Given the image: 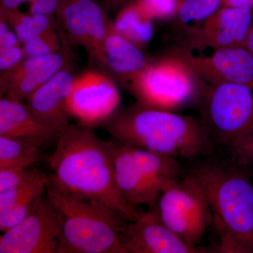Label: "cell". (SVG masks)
Wrapping results in <instances>:
<instances>
[{
    "mask_svg": "<svg viewBox=\"0 0 253 253\" xmlns=\"http://www.w3.org/2000/svg\"><path fill=\"white\" fill-rule=\"evenodd\" d=\"M47 161L49 177L61 189L102 201L129 221L142 214L126 204L116 187L110 141L100 139L90 128L70 124Z\"/></svg>",
    "mask_w": 253,
    "mask_h": 253,
    "instance_id": "6da1fadb",
    "label": "cell"
},
{
    "mask_svg": "<svg viewBox=\"0 0 253 253\" xmlns=\"http://www.w3.org/2000/svg\"><path fill=\"white\" fill-rule=\"evenodd\" d=\"M251 169L232 158L211 156L190 170L211 208L212 224L219 239L217 253H253Z\"/></svg>",
    "mask_w": 253,
    "mask_h": 253,
    "instance_id": "7a4b0ae2",
    "label": "cell"
},
{
    "mask_svg": "<svg viewBox=\"0 0 253 253\" xmlns=\"http://www.w3.org/2000/svg\"><path fill=\"white\" fill-rule=\"evenodd\" d=\"M102 126L121 144L176 158L212 156L217 144L201 118L138 103L116 111Z\"/></svg>",
    "mask_w": 253,
    "mask_h": 253,
    "instance_id": "3957f363",
    "label": "cell"
},
{
    "mask_svg": "<svg viewBox=\"0 0 253 253\" xmlns=\"http://www.w3.org/2000/svg\"><path fill=\"white\" fill-rule=\"evenodd\" d=\"M46 193L57 210L58 253H126L121 241L126 216L99 200L61 189L48 176Z\"/></svg>",
    "mask_w": 253,
    "mask_h": 253,
    "instance_id": "277c9868",
    "label": "cell"
},
{
    "mask_svg": "<svg viewBox=\"0 0 253 253\" xmlns=\"http://www.w3.org/2000/svg\"><path fill=\"white\" fill-rule=\"evenodd\" d=\"M189 66L175 54L149 63L129 83L138 104L174 111L196 99L200 92Z\"/></svg>",
    "mask_w": 253,
    "mask_h": 253,
    "instance_id": "5b68a950",
    "label": "cell"
},
{
    "mask_svg": "<svg viewBox=\"0 0 253 253\" xmlns=\"http://www.w3.org/2000/svg\"><path fill=\"white\" fill-rule=\"evenodd\" d=\"M201 119L217 144L226 146L253 126V86L209 84L197 101Z\"/></svg>",
    "mask_w": 253,
    "mask_h": 253,
    "instance_id": "8992f818",
    "label": "cell"
},
{
    "mask_svg": "<svg viewBox=\"0 0 253 253\" xmlns=\"http://www.w3.org/2000/svg\"><path fill=\"white\" fill-rule=\"evenodd\" d=\"M156 206L161 219L173 232L189 246L202 251L199 246L212 224V212L192 174L171 181L163 189Z\"/></svg>",
    "mask_w": 253,
    "mask_h": 253,
    "instance_id": "52a82bcc",
    "label": "cell"
},
{
    "mask_svg": "<svg viewBox=\"0 0 253 253\" xmlns=\"http://www.w3.org/2000/svg\"><path fill=\"white\" fill-rule=\"evenodd\" d=\"M45 194L27 217L2 233L0 253H59L61 220Z\"/></svg>",
    "mask_w": 253,
    "mask_h": 253,
    "instance_id": "ba28073f",
    "label": "cell"
},
{
    "mask_svg": "<svg viewBox=\"0 0 253 253\" xmlns=\"http://www.w3.org/2000/svg\"><path fill=\"white\" fill-rule=\"evenodd\" d=\"M120 101L114 82L99 71L89 70L75 77L66 109L70 117L91 128L109 119L116 112Z\"/></svg>",
    "mask_w": 253,
    "mask_h": 253,
    "instance_id": "9c48e42d",
    "label": "cell"
},
{
    "mask_svg": "<svg viewBox=\"0 0 253 253\" xmlns=\"http://www.w3.org/2000/svg\"><path fill=\"white\" fill-rule=\"evenodd\" d=\"M211 49V54L199 55L182 47L174 54L189 66L196 78L209 84L238 83L253 86V56L246 48Z\"/></svg>",
    "mask_w": 253,
    "mask_h": 253,
    "instance_id": "30bf717a",
    "label": "cell"
},
{
    "mask_svg": "<svg viewBox=\"0 0 253 253\" xmlns=\"http://www.w3.org/2000/svg\"><path fill=\"white\" fill-rule=\"evenodd\" d=\"M126 253H203L184 242L161 219L157 206L129 221L121 234Z\"/></svg>",
    "mask_w": 253,
    "mask_h": 253,
    "instance_id": "8fae6325",
    "label": "cell"
},
{
    "mask_svg": "<svg viewBox=\"0 0 253 253\" xmlns=\"http://www.w3.org/2000/svg\"><path fill=\"white\" fill-rule=\"evenodd\" d=\"M252 11L221 6L204 22L189 28L187 33L190 48L244 47L253 21Z\"/></svg>",
    "mask_w": 253,
    "mask_h": 253,
    "instance_id": "7c38bea8",
    "label": "cell"
},
{
    "mask_svg": "<svg viewBox=\"0 0 253 253\" xmlns=\"http://www.w3.org/2000/svg\"><path fill=\"white\" fill-rule=\"evenodd\" d=\"M116 187L126 204L136 208L157 204L161 192L148 179L133 156L131 148L113 139L110 141Z\"/></svg>",
    "mask_w": 253,
    "mask_h": 253,
    "instance_id": "4fadbf2b",
    "label": "cell"
},
{
    "mask_svg": "<svg viewBox=\"0 0 253 253\" xmlns=\"http://www.w3.org/2000/svg\"><path fill=\"white\" fill-rule=\"evenodd\" d=\"M61 133L37 116L27 105L5 97L0 100V136L44 149L56 145Z\"/></svg>",
    "mask_w": 253,
    "mask_h": 253,
    "instance_id": "5bb4252c",
    "label": "cell"
},
{
    "mask_svg": "<svg viewBox=\"0 0 253 253\" xmlns=\"http://www.w3.org/2000/svg\"><path fill=\"white\" fill-rule=\"evenodd\" d=\"M60 53L27 57L17 66L4 71L1 77V95L22 102L64 66Z\"/></svg>",
    "mask_w": 253,
    "mask_h": 253,
    "instance_id": "9a60e30c",
    "label": "cell"
},
{
    "mask_svg": "<svg viewBox=\"0 0 253 253\" xmlns=\"http://www.w3.org/2000/svg\"><path fill=\"white\" fill-rule=\"evenodd\" d=\"M75 77L63 66L27 98V106L37 116L62 132L69 126L66 109Z\"/></svg>",
    "mask_w": 253,
    "mask_h": 253,
    "instance_id": "2e32d148",
    "label": "cell"
},
{
    "mask_svg": "<svg viewBox=\"0 0 253 253\" xmlns=\"http://www.w3.org/2000/svg\"><path fill=\"white\" fill-rule=\"evenodd\" d=\"M104 47L107 67L128 83L149 65L140 47L118 33L110 19L107 23Z\"/></svg>",
    "mask_w": 253,
    "mask_h": 253,
    "instance_id": "e0dca14e",
    "label": "cell"
},
{
    "mask_svg": "<svg viewBox=\"0 0 253 253\" xmlns=\"http://www.w3.org/2000/svg\"><path fill=\"white\" fill-rule=\"evenodd\" d=\"M131 148L136 163L161 194L171 181L180 177L181 168L176 158L154 151Z\"/></svg>",
    "mask_w": 253,
    "mask_h": 253,
    "instance_id": "ac0fdd59",
    "label": "cell"
},
{
    "mask_svg": "<svg viewBox=\"0 0 253 253\" xmlns=\"http://www.w3.org/2000/svg\"><path fill=\"white\" fill-rule=\"evenodd\" d=\"M153 20L139 0H136L123 8L113 23L118 33L141 47L152 39Z\"/></svg>",
    "mask_w": 253,
    "mask_h": 253,
    "instance_id": "d6986e66",
    "label": "cell"
},
{
    "mask_svg": "<svg viewBox=\"0 0 253 253\" xmlns=\"http://www.w3.org/2000/svg\"><path fill=\"white\" fill-rule=\"evenodd\" d=\"M84 14L88 36L87 51L95 61L107 67L105 54L107 23L109 18L94 0H78Z\"/></svg>",
    "mask_w": 253,
    "mask_h": 253,
    "instance_id": "ffe728a7",
    "label": "cell"
},
{
    "mask_svg": "<svg viewBox=\"0 0 253 253\" xmlns=\"http://www.w3.org/2000/svg\"><path fill=\"white\" fill-rule=\"evenodd\" d=\"M42 149L24 141L0 136V169L33 166L44 159Z\"/></svg>",
    "mask_w": 253,
    "mask_h": 253,
    "instance_id": "44dd1931",
    "label": "cell"
},
{
    "mask_svg": "<svg viewBox=\"0 0 253 253\" xmlns=\"http://www.w3.org/2000/svg\"><path fill=\"white\" fill-rule=\"evenodd\" d=\"M56 14L73 44L87 50L88 36L84 14L78 0H61Z\"/></svg>",
    "mask_w": 253,
    "mask_h": 253,
    "instance_id": "7402d4cb",
    "label": "cell"
},
{
    "mask_svg": "<svg viewBox=\"0 0 253 253\" xmlns=\"http://www.w3.org/2000/svg\"><path fill=\"white\" fill-rule=\"evenodd\" d=\"M47 179V175L43 177L9 211L0 215V231L1 233L16 225L27 217L36 207L42 198L45 194Z\"/></svg>",
    "mask_w": 253,
    "mask_h": 253,
    "instance_id": "603a6c76",
    "label": "cell"
},
{
    "mask_svg": "<svg viewBox=\"0 0 253 253\" xmlns=\"http://www.w3.org/2000/svg\"><path fill=\"white\" fill-rule=\"evenodd\" d=\"M7 21L14 28L21 44L33 37L52 29L49 16L23 13L19 9L11 12Z\"/></svg>",
    "mask_w": 253,
    "mask_h": 253,
    "instance_id": "cb8c5ba5",
    "label": "cell"
},
{
    "mask_svg": "<svg viewBox=\"0 0 253 253\" xmlns=\"http://www.w3.org/2000/svg\"><path fill=\"white\" fill-rule=\"evenodd\" d=\"M222 6L221 0H179L178 22L189 28L197 26Z\"/></svg>",
    "mask_w": 253,
    "mask_h": 253,
    "instance_id": "d4e9b609",
    "label": "cell"
},
{
    "mask_svg": "<svg viewBox=\"0 0 253 253\" xmlns=\"http://www.w3.org/2000/svg\"><path fill=\"white\" fill-rule=\"evenodd\" d=\"M22 46L26 58L59 53L61 49L59 39L53 28L33 37L23 43Z\"/></svg>",
    "mask_w": 253,
    "mask_h": 253,
    "instance_id": "484cf974",
    "label": "cell"
},
{
    "mask_svg": "<svg viewBox=\"0 0 253 253\" xmlns=\"http://www.w3.org/2000/svg\"><path fill=\"white\" fill-rule=\"evenodd\" d=\"M226 146L230 152L231 158L253 169V126Z\"/></svg>",
    "mask_w": 253,
    "mask_h": 253,
    "instance_id": "4316f807",
    "label": "cell"
},
{
    "mask_svg": "<svg viewBox=\"0 0 253 253\" xmlns=\"http://www.w3.org/2000/svg\"><path fill=\"white\" fill-rule=\"evenodd\" d=\"M42 172L34 166L0 169V192L31 180Z\"/></svg>",
    "mask_w": 253,
    "mask_h": 253,
    "instance_id": "83f0119b",
    "label": "cell"
},
{
    "mask_svg": "<svg viewBox=\"0 0 253 253\" xmlns=\"http://www.w3.org/2000/svg\"><path fill=\"white\" fill-rule=\"evenodd\" d=\"M45 176V173L42 172L39 175L31 180L0 192V215L9 211L18 201L24 197L36 185L38 181Z\"/></svg>",
    "mask_w": 253,
    "mask_h": 253,
    "instance_id": "f1b7e54d",
    "label": "cell"
},
{
    "mask_svg": "<svg viewBox=\"0 0 253 253\" xmlns=\"http://www.w3.org/2000/svg\"><path fill=\"white\" fill-rule=\"evenodd\" d=\"M143 7L154 19L175 17L179 0H139Z\"/></svg>",
    "mask_w": 253,
    "mask_h": 253,
    "instance_id": "f546056e",
    "label": "cell"
},
{
    "mask_svg": "<svg viewBox=\"0 0 253 253\" xmlns=\"http://www.w3.org/2000/svg\"><path fill=\"white\" fill-rule=\"evenodd\" d=\"M26 58L21 44L0 49V68L1 71H9L17 66Z\"/></svg>",
    "mask_w": 253,
    "mask_h": 253,
    "instance_id": "4dcf8cb0",
    "label": "cell"
},
{
    "mask_svg": "<svg viewBox=\"0 0 253 253\" xmlns=\"http://www.w3.org/2000/svg\"><path fill=\"white\" fill-rule=\"evenodd\" d=\"M61 0H31L28 13L33 15L51 16L56 13Z\"/></svg>",
    "mask_w": 253,
    "mask_h": 253,
    "instance_id": "1f68e13d",
    "label": "cell"
},
{
    "mask_svg": "<svg viewBox=\"0 0 253 253\" xmlns=\"http://www.w3.org/2000/svg\"><path fill=\"white\" fill-rule=\"evenodd\" d=\"M31 0H1L0 1V18L1 21H7L8 17L13 11L18 9L23 3H29ZM8 22V21H7Z\"/></svg>",
    "mask_w": 253,
    "mask_h": 253,
    "instance_id": "d6a6232c",
    "label": "cell"
},
{
    "mask_svg": "<svg viewBox=\"0 0 253 253\" xmlns=\"http://www.w3.org/2000/svg\"><path fill=\"white\" fill-rule=\"evenodd\" d=\"M222 6L253 11V0H221Z\"/></svg>",
    "mask_w": 253,
    "mask_h": 253,
    "instance_id": "836d02e7",
    "label": "cell"
},
{
    "mask_svg": "<svg viewBox=\"0 0 253 253\" xmlns=\"http://www.w3.org/2000/svg\"><path fill=\"white\" fill-rule=\"evenodd\" d=\"M244 47L252 54L253 56V21L246 37Z\"/></svg>",
    "mask_w": 253,
    "mask_h": 253,
    "instance_id": "e575fe53",
    "label": "cell"
},
{
    "mask_svg": "<svg viewBox=\"0 0 253 253\" xmlns=\"http://www.w3.org/2000/svg\"><path fill=\"white\" fill-rule=\"evenodd\" d=\"M109 1H112V2H117V1H120L121 0H109Z\"/></svg>",
    "mask_w": 253,
    "mask_h": 253,
    "instance_id": "d590c367",
    "label": "cell"
}]
</instances>
